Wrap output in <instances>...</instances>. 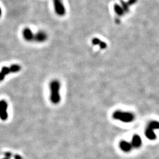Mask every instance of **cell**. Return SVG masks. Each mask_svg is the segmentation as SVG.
<instances>
[{
    "label": "cell",
    "instance_id": "cell-1",
    "mask_svg": "<svg viewBox=\"0 0 159 159\" xmlns=\"http://www.w3.org/2000/svg\"><path fill=\"white\" fill-rule=\"evenodd\" d=\"M60 84L58 80H53L50 84V100L54 104H58L60 101Z\"/></svg>",
    "mask_w": 159,
    "mask_h": 159
},
{
    "label": "cell",
    "instance_id": "cell-2",
    "mask_svg": "<svg viewBox=\"0 0 159 159\" xmlns=\"http://www.w3.org/2000/svg\"><path fill=\"white\" fill-rule=\"evenodd\" d=\"M113 118L123 123H130L134 120L135 115L131 112L115 111L113 113Z\"/></svg>",
    "mask_w": 159,
    "mask_h": 159
},
{
    "label": "cell",
    "instance_id": "cell-3",
    "mask_svg": "<svg viewBox=\"0 0 159 159\" xmlns=\"http://www.w3.org/2000/svg\"><path fill=\"white\" fill-rule=\"evenodd\" d=\"M21 70V66L19 64H13L9 67L4 66L0 72V82L3 81L6 75L9 73L18 72Z\"/></svg>",
    "mask_w": 159,
    "mask_h": 159
},
{
    "label": "cell",
    "instance_id": "cell-4",
    "mask_svg": "<svg viewBox=\"0 0 159 159\" xmlns=\"http://www.w3.org/2000/svg\"><path fill=\"white\" fill-rule=\"evenodd\" d=\"M7 103L4 99L0 101V119L2 121H5L7 119Z\"/></svg>",
    "mask_w": 159,
    "mask_h": 159
},
{
    "label": "cell",
    "instance_id": "cell-5",
    "mask_svg": "<svg viewBox=\"0 0 159 159\" xmlns=\"http://www.w3.org/2000/svg\"><path fill=\"white\" fill-rule=\"evenodd\" d=\"M54 5L55 11L60 16H62L65 14L66 9L64 6L62 0H54Z\"/></svg>",
    "mask_w": 159,
    "mask_h": 159
},
{
    "label": "cell",
    "instance_id": "cell-6",
    "mask_svg": "<svg viewBox=\"0 0 159 159\" xmlns=\"http://www.w3.org/2000/svg\"><path fill=\"white\" fill-rule=\"evenodd\" d=\"M131 145L134 148H139L142 145V140L140 136L137 135H135L132 138L131 141Z\"/></svg>",
    "mask_w": 159,
    "mask_h": 159
},
{
    "label": "cell",
    "instance_id": "cell-7",
    "mask_svg": "<svg viewBox=\"0 0 159 159\" xmlns=\"http://www.w3.org/2000/svg\"><path fill=\"white\" fill-rule=\"evenodd\" d=\"M119 147L123 152H128L132 149V145L130 143H128L125 141H121L119 143Z\"/></svg>",
    "mask_w": 159,
    "mask_h": 159
},
{
    "label": "cell",
    "instance_id": "cell-8",
    "mask_svg": "<svg viewBox=\"0 0 159 159\" xmlns=\"http://www.w3.org/2000/svg\"><path fill=\"white\" fill-rule=\"evenodd\" d=\"M46 39H47L46 34L42 31H39V33L34 36V40L38 42H43L46 41Z\"/></svg>",
    "mask_w": 159,
    "mask_h": 159
},
{
    "label": "cell",
    "instance_id": "cell-9",
    "mask_svg": "<svg viewBox=\"0 0 159 159\" xmlns=\"http://www.w3.org/2000/svg\"><path fill=\"white\" fill-rule=\"evenodd\" d=\"M23 37H24L25 39H26L27 41H32V40H34V35L33 33H32V31H31L30 29L26 28L23 31Z\"/></svg>",
    "mask_w": 159,
    "mask_h": 159
},
{
    "label": "cell",
    "instance_id": "cell-10",
    "mask_svg": "<svg viewBox=\"0 0 159 159\" xmlns=\"http://www.w3.org/2000/svg\"><path fill=\"white\" fill-rule=\"evenodd\" d=\"M145 136L147 137L148 139L151 140V141H152V140H155L156 138V135L155 133H154V130H152V129L150 128H148V127L145 131Z\"/></svg>",
    "mask_w": 159,
    "mask_h": 159
},
{
    "label": "cell",
    "instance_id": "cell-11",
    "mask_svg": "<svg viewBox=\"0 0 159 159\" xmlns=\"http://www.w3.org/2000/svg\"><path fill=\"white\" fill-rule=\"evenodd\" d=\"M92 43L94 45H99L101 49H104L107 47V44L105 42L101 41L100 39H97V38H94L92 40Z\"/></svg>",
    "mask_w": 159,
    "mask_h": 159
},
{
    "label": "cell",
    "instance_id": "cell-12",
    "mask_svg": "<svg viewBox=\"0 0 159 159\" xmlns=\"http://www.w3.org/2000/svg\"><path fill=\"white\" fill-rule=\"evenodd\" d=\"M114 10H115V13L118 16H121L124 14V13L125 12L123 9V8L122 7V6H120L117 5V4H115L114 5Z\"/></svg>",
    "mask_w": 159,
    "mask_h": 159
},
{
    "label": "cell",
    "instance_id": "cell-13",
    "mask_svg": "<svg viewBox=\"0 0 159 159\" xmlns=\"http://www.w3.org/2000/svg\"><path fill=\"white\" fill-rule=\"evenodd\" d=\"M148 128H150L152 130L159 129V122L157 121H152L148 125Z\"/></svg>",
    "mask_w": 159,
    "mask_h": 159
},
{
    "label": "cell",
    "instance_id": "cell-14",
    "mask_svg": "<svg viewBox=\"0 0 159 159\" xmlns=\"http://www.w3.org/2000/svg\"><path fill=\"white\" fill-rule=\"evenodd\" d=\"M4 154H5V158H10L12 156V153H11V152H5Z\"/></svg>",
    "mask_w": 159,
    "mask_h": 159
},
{
    "label": "cell",
    "instance_id": "cell-15",
    "mask_svg": "<svg viewBox=\"0 0 159 159\" xmlns=\"http://www.w3.org/2000/svg\"><path fill=\"white\" fill-rule=\"evenodd\" d=\"M14 158L15 159H23V157L20 155H19V154H15V155L14 156Z\"/></svg>",
    "mask_w": 159,
    "mask_h": 159
},
{
    "label": "cell",
    "instance_id": "cell-16",
    "mask_svg": "<svg viewBox=\"0 0 159 159\" xmlns=\"http://www.w3.org/2000/svg\"><path fill=\"white\" fill-rule=\"evenodd\" d=\"M1 15V7H0V16Z\"/></svg>",
    "mask_w": 159,
    "mask_h": 159
},
{
    "label": "cell",
    "instance_id": "cell-17",
    "mask_svg": "<svg viewBox=\"0 0 159 159\" xmlns=\"http://www.w3.org/2000/svg\"><path fill=\"white\" fill-rule=\"evenodd\" d=\"M2 159H9V158H2Z\"/></svg>",
    "mask_w": 159,
    "mask_h": 159
}]
</instances>
